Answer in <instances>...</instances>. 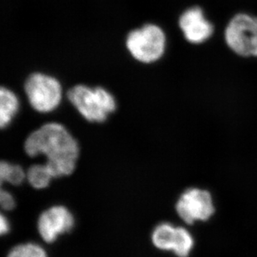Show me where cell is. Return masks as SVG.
I'll list each match as a JSON object with an SVG mask.
<instances>
[{"label":"cell","mask_w":257,"mask_h":257,"mask_svg":"<svg viewBox=\"0 0 257 257\" xmlns=\"http://www.w3.org/2000/svg\"><path fill=\"white\" fill-rule=\"evenodd\" d=\"M194 245L191 233L184 227H177L174 247L172 251L178 257H187Z\"/></svg>","instance_id":"obj_12"},{"label":"cell","mask_w":257,"mask_h":257,"mask_svg":"<svg viewBox=\"0 0 257 257\" xmlns=\"http://www.w3.org/2000/svg\"><path fill=\"white\" fill-rule=\"evenodd\" d=\"M225 39L238 55L257 57V17L245 14L235 15L226 27Z\"/></svg>","instance_id":"obj_5"},{"label":"cell","mask_w":257,"mask_h":257,"mask_svg":"<svg viewBox=\"0 0 257 257\" xmlns=\"http://www.w3.org/2000/svg\"><path fill=\"white\" fill-rule=\"evenodd\" d=\"M20 107L17 96L6 87L0 89V126L5 128L11 122Z\"/></svg>","instance_id":"obj_9"},{"label":"cell","mask_w":257,"mask_h":257,"mask_svg":"<svg viewBox=\"0 0 257 257\" xmlns=\"http://www.w3.org/2000/svg\"><path fill=\"white\" fill-rule=\"evenodd\" d=\"M9 230H10V223H9L7 218L4 215H1V217H0V233H1V235L7 234Z\"/></svg>","instance_id":"obj_16"},{"label":"cell","mask_w":257,"mask_h":257,"mask_svg":"<svg viewBox=\"0 0 257 257\" xmlns=\"http://www.w3.org/2000/svg\"><path fill=\"white\" fill-rule=\"evenodd\" d=\"M8 257H48L44 248L35 243L18 245L10 250Z\"/></svg>","instance_id":"obj_14"},{"label":"cell","mask_w":257,"mask_h":257,"mask_svg":"<svg viewBox=\"0 0 257 257\" xmlns=\"http://www.w3.org/2000/svg\"><path fill=\"white\" fill-rule=\"evenodd\" d=\"M126 44L135 59L143 63H153L160 59L165 52V34L157 25H146L130 32Z\"/></svg>","instance_id":"obj_3"},{"label":"cell","mask_w":257,"mask_h":257,"mask_svg":"<svg viewBox=\"0 0 257 257\" xmlns=\"http://www.w3.org/2000/svg\"><path fill=\"white\" fill-rule=\"evenodd\" d=\"M177 227L169 223L156 226L152 234V241L155 247L162 250H172L174 247Z\"/></svg>","instance_id":"obj_10"},{"label":"cell","mask_w":257,"mask_h":257,"mask_svg":"<svg viewBox=\"0 0 257 257\" xmlns=\"http://www.w3.org/2000/svg\"><path fill=\"white\" fill-rule=\"evenodd\" d=\"M68 98L79 113L92 122L104 121L116 109L114 97L101 87L74 86L68 90Z\"/></svg>","instance_id":"obj_2"},{"label":"cell","mask_w":257,"mask_h":257,"mask_svg":"<svg viewBox=\"0 0 257 257\" xmlns=\"http://www.w3.org/2000/svg\"><path fill=\"white\" fill-rule=\"evenodd\" d=\"M0 203L1 207L5 211H10L15 206V198L10 192H6L5 190L1 191L0 193Z\"/></svg>","instance_id":"obj_15"},{"label":"cell","mask_w":257,"mask_h":257,"mask_svg":"<svg viewBox=\"0 0 257 257\" xmlns=\"http://www.w3.org/2000/svg\"><path fill=\"white\" fill-rule=\"evenodd\" d=\"M180 218L187 224L206 221L215 212L211 193L206 190L191 188L183 192L176 204Z\"/></svg>","instance_id":"obj_6"},{"label":"cell","mask_w":257,"mask_h":257,"mask_svg":"<svg viewBox=\"0 0 257 257\" xmlns=\"http://www.w3.org/2000/svg\"><path fill=\"white\" fill-rule=\"evenodd\" d=\"M74 226L73 214L63 206H54L44 211L38 221V230L42 239L53 243L58 235L70 231Z\"/></svg>","instance_id":"obj_7"},{"label":"cell","mask_w":257,"mask_h":257,"mask_svg":"<svg viewBox=\"0 0 257 257\" xmlns=\"http://www.w3.org/2000/svg\"><path fill=\"white\" fill-rule=\"evenodd\" d=\"M25 150L34 158L47 157L46 165L53 177L72 174L79 156V147L65 126L57 122L44 124L26 139Z\"/></svg>","instance_id":"obj_1"},{"label":"cell","mask_w":257,"mask_h":257,"mask_svg":"<svg viewBox=\"0 0 257 257\" xmlns=\"http://www.w3.org/2000/svg\"><path fill=\"white\" fill-rule=\"evenodd\" d=\"M26 177L29 184L36 189L46 188L52 178H54L46 164L31 166L26 173Z\"/></svg>","instance_id":"obj_11"},{"label":"cell","mask_w":257,"mask_h":257,"mask_svg":"<svg viewBox=\"0 0 257 257\" xmlns=\"http://www.w3.org/2000/svg\"><path fill=\"white\" fill-rule=\"evenodd\" d=\"M25 93L31 107L37 112L56 109L62 99V87L56 78L44 73H33L25 83Z\"/></svg>","instance_id":"obj_4"},{"label":"cell","mask_w":257,"mask_h":257,"mask_svg":"<svg viewBox=\"0 0 257 257\" xmlns=\"http://www.w3.org/2000/svg\"><path fill=\"white\" fill-rule=\"evenodd\" d=\"M179 26L186 39L192 44L203 43L213 33V26L198 7L185 11L180 17Z\"/></svg>","instance_id":"obj_8"},{"label":"cell","mask_w":257,"mask_h":257,"mask_svg":"<svg viewBox=\"0 0 257 257\" xmlns=\"http://www.w3.org/2000/svg\"><path fill=\"white\" fill-rule=\"evenodd\" d=\"M26 177L25 171L19 165L2 162L0 164V180L1 183L9 182L12 185L22 184Z\"/></svg>","instance_id":"obj_13"}]
</instances>
